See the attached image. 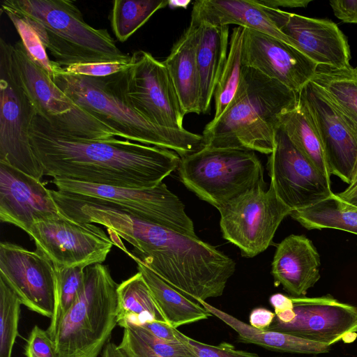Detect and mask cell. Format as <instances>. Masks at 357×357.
Wrapping results in <instances>:
<instances>
[{
    "mask_svg": "<svg viewBox=\"0 0 357 357\" xmlns=\"http://www.w3.org/2000/svg\"><path fill=\"white\" fill-rule=\"evenodd\" d=\"M312 357H317V356H312Z\"/></svg>",
    "mask_w": 357,
    "mask_h": 357,
    "instance_id": "obj_50",
    "label": "cell"
},
{
    "mask_svg": "<svg viewBox=\"0 0 357 357\" xmlns=\"http://www.w3.org/2000/svg\"><path fill=\"white\" fill-rule=\"evenodd\" d=\"M344 202L357 207V183L337 194Z\"/></svg>",
    "mask_w": 357,
    "mask_h": 357,
    "instance_id": "obj_46",
    "label": "cell"
},
{
    "mask_svg": "<svg viewBox=\"0 0 357 357\" xmlns=\"http://www.w3.org/2000/svg\"><path fill=\"white\" fill-rule=\"evenodd\" d=\"M299 93L243 66L235 95L223 114L202 132L204 146L238 149L271 154L280 116L296 108Z\"/></svg>",
    "mask_w": 357,
    "mask_h": 357,
    "instance_id": "obj_3",
    "label": "cell"
},
{
    "mask_svg": "<svg viewBox=\"0 0 357 357\" xmlns=\"http://www.w3.org/2000/svg\"><path fill=\"white\" fill-rule=\"evenodd\" d=\"M267 170L276 195L292 211L310 206L330 196L331 181L293 144L284 130H277Z\"/></svg>",
    "mask_w": 357,
    "mask_h": 357,
    "instance_id": "obj_13",
    "label": "cell"
},
{
    "mask_svg": "<svg viewBox=\"0 0 357 357\" xmlns=\"http://www.w3.org/2000/svg\"><path fill=\"white\" fill-rule=\"evenodd\" d=\"M182 183L219 209L264 181L262 164L253 151L204 146L181 158Z\"/></svg>",
    "mask_w": 357,
    "mask_h": 357,
    "instance_id": "obj_7",
    "label": "cell"
},
{
    "mask_svg": "<svg viewBox=\"0 0 357 357\" xmlns=\"http://www.w3.org/2000/svg\"><path fill=\"white\" fill-rule=\"evenodd\" d=\"M57 190L91 197L144 221L196 236L181 200L163 182L153 188H128L53 178Z\"/></svg>",
    "mask_w": 357,
    "mask_h": 357,
    "instance_id": "obj_11",
    "label": "cell"
},
{
    "mask_svg": "<svg viewBox=\"0 0 357 357\" xmlns=\"http://www.w3.org/2000/svg\"><path fill=\"white\" fill-rule=\"evenodd\" d=\"M320 265L312 242L305 235L291 234L277 245L271 267L274 284L290 296H305L320 279Z\"/></svg>",
    "mask_w": 357,
    "mask_h": 357,
    "instance_id": "obj_20",
    "label": "cell"
},
{
    "mask_svg": "<svg viewBox=\"0 0 357 357\" xmlns=\"http://www.w3.org/2000/svg\"><path fill=\"white\" fill-rule=\"evenodd\" d=\"M28 234L36 250L59 266L86 268L102 264L114 245L101 227L64 215L33 224Z\"/></svg>",
    "mask_w": 357,
    "mask_h": 357,
    "instance_id": "obj_12",
    "label": "cell"
},
{
    "mask_svg": "<svg viewBox=\"0 0 357 357\" xmlns=\"http://www.w3.org/2000/svg\"><path fill=\"white\" fill-rule=\"evenodd\" d=\"M70 217L105 226L112 241L122 238L133 246L125 252L192 301L221 296L236 270L231 258L197 236L144 221L91 197L77 199Z\"/></svg>",
    "mask_w": 357,
    "mask_h": 357,
    "instance_id": "obj_1",
    "label": "cell"
},
{
    "mask_svg": "<svg viewBox=\"0 0 357 357\" xmlns=\"http://www.w3.org/2000/svg\"><path fill=\"white\" fill-rule=\"evenodd\" d=\"M117 298L116 322L123 329L141 326L149 321L165 322L140 272L118 284Z\"/></svg>",
    "mask_w": 357,
    "mask_h": 357,
    "instance_id": "obj_27",
    "label": "cell"
},
{
    "mask_svg": "<svg viewBox=\"0 0 357 357\" xmlns=\"http://www.w3.org/2000/svg\"><path fill=\"white\" fill-rule=\"evenodd\" d=\"M21 305L17 296L0 278V357H11L19 335Z\"/></svg>",
    "mask_w": 357,
    "mask_h": 357,
    "instance_id": "obj_34",
    "label": "cell"
},
{
    "mask_svg": "<svg viewBox=\"0 0 357 357\" xmlns=\"http://www.w3.org/2000/svg\"><path fill=\"white\" fill-rule=\"evenodd\" d=\"M102 357H127L119 345L108 341L102 351Z\"/></svg>",
    "mask_w": 357,
    "mask_h": 357,
    "instance_id": "obj_47",
    "label": "cell"
},
{
    "mask_svg": "<svg viewBox=\"0 0 357 357\" xmlns=\"http://www.w3.org/2000/svg\"><path fill=\"white\" fill-rule=\"evenodd\" d=\"M244 29L236 26L229 39L227 59L216 86L215 114L211 121H216L225 112L233 99L238 86L243 69L242 44Z\"/></svg>",
    "mask_w": 357,
    "mask_h": 357,
    "instance_id": "obj_32",
    "label": "cell"
},
{
    "mask_svg": "<svg viewBox=\"0 0 357 357\" xmlns=\"http://www.w3.org/2000/svg\"><path fill=\"white\" fill-rule=\"evenodd\" d=\"M191 17L212 25L236 24L269 35L294 46L255 0H197L193 3Z\"/></svg>",
    "mask_w": 357,
    "mask_h": 357,
    "instance_id": "obj_22",
    "label": "cell"
},
{
    "mask_svg": "<svg viewBox=\"0 0 357 357\" xmlns=\"http://www.w3.org/2000/svg\"><path fill=\"white\" fill-rule=\"evenodd\" d=\"M290 297L294 319L282 323L275 317L268 330L331 346L339 342L351 343L357 338V307L331 294Z\"/></svg>",
    "mask_w": 357,
    "mask_h": 357,
    "instance_id": "obj_14",
    "label": "cell"
},
{
    "mask_svg": "<svg viewBox=\"0 0 357 357\" xmlns=\"http://www.w3.org/2000/svg\"><path fill=\"white\" fill-rule=\"evenodd\" d=\"M311 82L321 89L357 135V73L355 68L318 65Z\"/></svg>",
    "mask_w": 357,
    "mask_h": 357,
    "instance_id": "obj_28",
    "label": "cell"
},
{
    "mask_svg": "<svg viewBox=\"0 0 357 357\" xmlns=\"http://www.w3.org/2000/svg\"><path fill=\"white\" fill-rule=\"evenodd\" d=\"M1 10L22 17L61 68L76 63L127 61L108 31L88 24L69 0H5Z\"/></svg>",
    "mask_w": 357,
    "mask_h": 357,
    "instance_id": "obj_4",
    "label": "cell"
},
{
    "mask_svg": "<svg viewBox=\"0 0 357 357\" xmlns=\"http://www.w3.org/2000/svg\"><path fill=\"white\" fill-rule=\"evenodd\" d=\"M0 278L19 298L22 305L52 318L56 296V271L53 263L38 250L0 243Z\"/></svg>",
    "mask_w": 357,
    "mask_h": 357,
    "instance_id": "obj_15",
    "label": "cell"
},
{
    "mask_svg": "<svg viewBox=\"0 0 357 357\" xmlns=\"http://www.w3.org/2000/svg\"><path fill=\"white\" fill-rule=\"evenodd\" d=\"M56 271V296L54 310L46 330L53 340L61 319L75 303L84 283V267L54 266Z\"/></svg>",
    "mask_w": 357,
    "mask_h": 357,
    "instance_id": "obj_33",
    "label": "cell"
},
{
    "mask_svg": "<svg viewBox=\"0 0 357 357\" xmlns=\"http://www.w3.org/2000/svg\"><path fill=\"white\" fill-rule=\"evenodd\" d=\"M356 183H357V162H356V167H355L354 172V174L352 176L351 184L349 185L348 186L354 185Z\"/></svg>",
    "mask_w": 357,
    "mask_h": 357,
    "instance_id": "obj_48",
    "label": "cell"
},
{
    "mask_svg": "<svg viewBox=\"0 0 357 357\" xmlns=\"http://www.w3.org/2000/svg\"><path fill=\"white\" fill-rule=\"evenodd\" d=\"M117 287L107 266L85 268L82 291L53 337L57 357H98L117 325Z\"/></svg>",
    "mask_w": 357,
    "mask_h": 357,
    "instance_id": "obj_6",
    "label": "cell"
},
{
    "mask_svg": "<svg viewBox=\"0 0 357 357\" xmlns=\"http://www.w3.org/2000/svg\"><path fill=\"white\" fill-rule=\"evenodd\" d=\"M139 327L145 328L158 338L169 341H177L175 335L176 328L165 322L149 321Z\"/></svg>",
    "mask_w": 357,
    "mask_h": 357,
    "instance_id": "obj_44",
    "label": "cell"
},
{
    "mask_svg": "<svg viewBox=\"0 0 357 357\" xmlns=\"http://www.w3.org/2000/svg\"><path fill=\"white\" fill-rule=\"evenodd\" d=\"M244 29L242 62L299 93L311 81L317 64L294 46L269 35Z\"/></svg>",
    "mask_w": 357,
    "mask_h": 357,
    "instance_id": "obj_18",
    "label": "cell"
},
{
    "mask_svg": "<svg viewBox=\"0 0 357 357\" xmlns=\"http://www.w3.org/2000/svg\"><path fill=\"white\" fill-rule=\"evenodd\" d=\"M33 152L53 178L128 188H153L176 169L174 151L128 139H93L72 134L35 114L29 129Z\"/></svg>",
    "mask_w": 357,
    "mask_h": 357,
    "instance_id": "obj_2",
    "label": "cell"
},
{
    "mask_svg": "<svg viewBox=\"0 0 357 357\" xmlns=\"http://www.w3.org/2000/svg\"><path fill=\"white\" fill-rule=\"evenodd\" d=\"M51 190L38 180L0 162V220L29 233L33 224L62 215Z\"/></svg>",
    "mask_w": 357,
    "mask_h": 357,
    "instance_id": "obj_19",
    "label": "cell"
},
{
    "mask_svg": "<svg viewBox=\"0 0 357 357\" xmlns=\"http://www.w3.org/2000/svg\"><path fill=\"white\" fill-rule=\"evenodd\" d=\"M60 68L52 77L53 82L77 107L114 131L118 137L172 150L181 158L204 146L201 135L186 129L161 127L148 121L118 96L104 77L66 74Z\"/></svg>",
    "mask_w": 357,
    "mask_h": 357,
    "instance_id": "obj_5",
    "label": "cell"
},
{
    "mask_svg": "<svg viewBox=\"0 0 357 357\" xmlns=\"http://www.w3.org/2000/svg\"><path fill=\"white\" fill-rule=\"evenodd\" d=\"M144 342L162 357H197L178 341L165 340L142 327H130Z\"/></svg>",
    "mask_w": 357,
    "mask_h": 357,
    "instance_id": "obj_37",
    "label": "cell"
},
{
    "mask_svg": "<svg viewBox=\"0 0 357 357\" xmlns=\"http://www.w3.org/2000/svg\"><path fill=\"white\" fill-rule=\"evenodd\" d=\"M24 349L26 357H57L53 340L37 325L31 329Z\"/></svg>",
    "mask_w": 357,
    "mask_h": 357,
    "instance_id": "obj_39",
    "label": "cell"
},
{
    "mask_svg": "<svg viewBox=\"0 0 357 357\" xmlns=\"http://www.w3.org/2000/svg\"><path fill=\"white\" fill-rule=\"evenodd\" d=\"M262 7L293 45L315 63L337 68L351 67L347 39L333 21Z\"/></svg>",
    "mask_w": 357,
    "mask_h": 357,
    "instance_id": "obj_17",
    "label": "cell"
},
{
    "mask_svg": "<svg viewBox=\"0 0 357 357\" xmlns=\"http://www.w3.org/2000/svg\"><path fill=\"white\" fill-rule=\"evenodd\" d=\"M104 79L118 96L150 122L185 129V114L169 74L163 62L151 53L134 52L128 68Z\"/></svg>",
    "mask_w": 357,
    "mask_h": 357,
    "instance_id": "obj_8",
    "label": "cell"
},
{
    "mask_svg": "<svg viewBox=\"0 0 357 357\" xmlns=\"http://www.w3.org/2000/svg\"><path fill=\"white\" fill-rule=\"evenodd\" d=\"M119 347L127 357H162L153 351L130 328H125Z\"/></svg>",
    "mask_w": 357,
    "mask_h": 357,
    "instance_id": "obj_40",
    "label": "cell"
},
{
    "mask_svg": "<svg viewBox=\"0 0 357 357\" xmlns=\"http://www.w3.org/2000/svg\"><path fill=\"white\" fill-rule=\"evenodd\" d=\"M2 12L7 15L14 25L30 58L52 78L56 70L61 67L50 59L46 49L35 30L22 17L8 10Z\"/></svg>",
    "mask_w": 357,
    "mask_h": 357,
    "instance_id": "obj_35",
    "label": "cell"
},
{
    "mask_svg": "<svg viewBox=\"0 0 357 357\" xmlns=\"http://www.w3.org/2000/svg\"><path fill=\"white\" fill-rule=\"evenodd\" d=\"M130 61L131 56L127 61L76 63L61 68L59 70L70 75L106 77L119 73L128 68Z\"/></svg>",
    "mask_w": 357,
    "mask_h": 357,
    "instance_id": "obj_38",
    "label": "cell"
},
{
    "mask_svg": "<svg viewBox=\"0 0 357 357\" xmlns=\"http://www.w3.org/2000/svg\"><path fill=\"white\" fill-rule=\"evenodd\" d=\"M280 126L296 149L331 181V174L320 138L299 100L296 108L280 116Z\"/></svg>",
    "mask_w": 357,
    "mask_h": 357,
    "instance_id": "obj_30",
    "label": "cell"
},
{
    "mask_svg": "<svg viewBox=\"0 0 357 357\" xmlns=\"http://www.w3.org/2000/svg\"><path fill=\"white\" fill-rule=\"evenodd\" d=\"M259 4L271 8H305L311 2L310 0H255Z\"/></svg>",
    "mask_w": 357,
    "mask_h": 357,
    "instance_id": "obj_45",
    "label": "cell"
},
{
    "mask_svg": "<svg viewBox=\"0 0 357 357\" xmlns=\"http://www.w3.org/2000/svg\"><path fill=\"white\" fill-rule=\"evenodd\" d=\"M299 102L317 131L331 175L350 185L357 162V135L311 81L299 92Z\"/></svg>",
    "mask_w": 357,
    "mask_h": 357,
    "instance_id": "obj_16",
    "label": "cell"
},
{
    "mask_svg": "<svg viewBox=\"0 0 357 357\" xmlns=\"http://www.w3.org/2000/svg\"><path fill=\"white\" fill-rule=\"evenodd\" d=\"M199 25V22L191 17L189 26L162 61L185 114H201L200 78L197 62Z\"/></svg>",
    "mask_w": 357,
    "mask_h": 357,
    "instance_id": "obj_21",
    "label": "cell"
},
{
    "mask_svg": "<svg viewBox=\"0 0 357 357\" xmlns=\"http://www.w3.org/2000/svg\"><path fill=\"white\" fill-rule=\"evenodd\" d=\"M275 317L274 312L264 307H257L250 314V325L259 330H268Z\"/></svg>",
    "mask_w": 357,
    "mask_h": 357,
    "instance_id": "obj_43",
    "label": "cell"
},
{
    "mask_svg": "<svg viewBox=\"0 0 357 357\" xmlns=\"http://www.w3.org/2000/svg\"><path fill=\"white\" fill-rule=\"evenodd\" d=\"M36 114L17 72L13 45L0 38V162L40 180L43 168L29 141Z\"/></svg>",
    "mask_w": 357,
    "mask_h": 357,
    "instance_id": "obj_9",
    "label": "cell"
},
{
    "mask_svg": "<svg viewBox=\"0 0 357 357\" xmlns=\"http://www.w3.org/2000/svg\"><path fill=\"white\" fill-rule=\"evenodd\" d=\"M262 181L219 209L222 237L253 257L272 243L282 221L292 211L278 197L273 186Z\"/></svg>",
    "mask_w": 357,
    "mask_h": 357,
    "instance_id": "obj_10",
    "label": "cell"
},
{
    "mask_svg": "<svg viewBox=\"0 0 357 357\" xmlns=\"http://www.w3.org/2000/svg\"><path fill=\"white\" fill-rule=\"evenodd\" d=\"M274 308L275 317L282 323H289L295 317L294 305L291 297L280 293L274 294L269 298Z\"/></svg>",
    "mask_w": 357,
    "mask_h": 357,
    "instance_id": "obj_41",
    "label": "cell"
},
{
    "mask_svg": "<svg viewBox=\"0 0 357 357\" xmlns=\"http://www.w3.org/2000/svg\"><path fill=\"white\" fill-rule=\"evenodd\" d=\"M335 17L345 23L357 24V0L329 1Z\"/></svg>",
    "mask_w": 357,
    "mask_h": 357,
    "instance_id": "obj_42",
    "label": "cell"
},
{
    "mask_svg": "<svg viewBox=\"0 0 357 357\" xmlns=\"http://www.w3.org/2000/svg\"><path fill=\"white\" fill-rule=\"evenodd\" d=\"M13 56L22 84L38 114L54 118L75 108V105L48 73L30 58L21 40L13 45Z\"/></svg>",
    "mask_w": 357,
    "mask_h": 357,
    "instance_id": "obj_23",
    "label": "cell"
},
{
    "mask_svg": "<svg viewBox=\"0 0 357 357\" xmlns=\"http://www.w3.org/2000/svg\"><path fill=\"white\" fill-rule=\"evenodd\" d=\"M133 259L167 324L177 328L183 325L207 319L212 316L199 302L187 298L142 261Z\"/></svg>",
    "mask_w": 357,
    "mask_h": 357,
    "instance_id": "obj_26",
    "label": "cell"
},
{
    "mask_svg": "<svg viewBox=\"0 0 357 357\" xmlns=\"http://www.w3.org/2000/svg\"><path fill=\"white\" fill-rule=\"evenodd\" d=\"M175 335L177 341L197 357H259L255 353L237 350L233 344L226 342L215 346L200 342L186 336L177 328L175 329Z\"/></svg>",
    "mask_w": 357,
    "mask_h": 357,
    "instance_id": "obj_36",
    "label": "cell"
},
{
    "mask_svg": "<svg viewBox=\"0 0 357 357\" xmlns=\"http://www.w3.org/2000/svg\"><path fill=\"white\" fill-rule=\"evenodd\" d=\"M166 0H116L110 21L114 34L120 42L126 41L158 10L166 7Z\"/></svg>",
    "mask_w": 357,
    "mask_h": 357,
    "instance_id": "obj_31",
    "label": "cell"
},
{
    "mask_svg": "<svg viewBox=\"0 0 357 357\" xmlns=\"http://www.w3.org/2000/svg\"><path fill=\"white\" fill-rule=\"evenodd\" d=\"M355 70H356V72L357 73V66H356V68H355Z\"/></svg>",
    "mask_w": 357,
    "mask_h": 357,
    "instance_id": "obj_49",
    "label": "cell"
},
{
    "mask_svg": "<svg viewBox=\"0 0 357 357\" xmlns=\"http://www.w3.org/2000/svg\"><path fill=\"white\" fill-rule=\"evenodd\" d=\"M290 216L308 230L335 229L357 235V207L342 201L337 194Z\"/></svg>",
    "mask_w": 357,
    "mask_h": 357,
    "instance_id": "obj_29",
    "label": "cell"
},
{
    "mask_svg": "<svg viewBox=\"0 0 357 357\" xmlns=\"http://www.w3.org/2000/svg\"><path fill=\"white\" fill-rule=\"evenodd\" d=\"M199 22L197 62L200 78L199 106L201 113L205 114L210 109L216 86L227 59L229 29V26Z\"/></svg>",
    "mask_w": 357,
    "mask_h": 357,
    "instance_id": "obj_24",
    "label": "cell"
},
{
    "mask_svg": "<svg viewBox=\"0 0 357 357\" xmlns=\"http://www.w3.org/2000/svg\"><path fill=\"white\" fill-rule=\"evenodd\" d=\"M208 312L228 325L238 333L237 340L243 343L255 344L270 350L301 354L328 353L331 346L271 330H259L225 312L206 301L197 300Z\"/></svg>",
    "mask_w": 357,
    "mask_h": 357,
    "instance_id": "obj_25",
    "label": "cell"
}]
</instances>
